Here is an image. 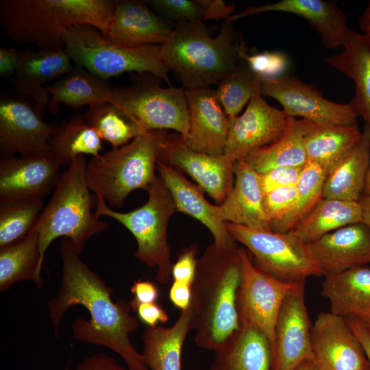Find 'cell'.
Wrapping results in <instances>:
<instances>
[{
    "label": "cell",
    "instance_id": "9a60e30c",
    "mask_svg": "<svg viewBox=\"0 0 370 370\" xmlns=\"http://www.w3.org/2000/svg\"><path fill=\"white\" fill-rule=\"evenodd\" d=\"M60 164L49 151L0 157V201L43 200L54 189Z\"/></svg>",
    "mask_w": 370,
    "mask_h": 370
},
{
    "label": "cell",
    "instance_id": "ab89813d",
    "mask_svg": "<svg viewBox=\"0 0 370 370\" xmlns=\"http://www.w3.org/2000/svg\"><path fill=\"white\" fill-rule=\"evenodd\" d=\"M44 208L39 199L0 201V247L27 235Z\"/></svg>",
    "mask_w": 370,
    "mask_h": 370
},
{
    "label": "cell",
    "instance_id": "11a10c76",
    "mask_svg": "<svg viewBox=\"0 0 370 370\" xmlns=\"http://www.w3.org/2000/svg\"><path fill=\"white\" fill-rule=\"evenodd\" d=\"M359 27L362 34L370 36V1L360 17Z\"/></svg>",
    "mask_w": 370,
    "mask_h": 370
},
{
    "label": "cell",
    "instance_id": "836d02e7",
    "mask_svg": "<svg viewBox=\"0 0 370 370\" xmlns=\"http://www.w3.org/2000/svg\"><path fill=\"white\" fill-rule=\"evenodd\" d=\"M321 295L330 304V312L345 318L370 308V267L325 275Z\"/></svg>",
    "mask_w": 370,
    "mask_h": 370
},
{
    "label": "cell",
    "instance_id": "74e56055",
    "mask_svg": "<svg viewBox=\"0 0 370 370\" xmlns=\"http://www.w3.org/2000/svg\"><path fill=\"white\" fill-rule=\"evenodd\" d=\"M327 173L319 166L307 162L296 184V197L289 212L280 221L271 225L273 232L285 233L304 218L323 198V188Z\"/></svg>",
    "mask_w": 370,
    "mask_h": 370
},
{
    "label": "cell",
    "instance_id": "6f0895ef",
    "mask_svg": "<svg viewBox=\"0 0 370 370\" xmlns=\"http://www.w3.org/2000/svg\"><path fill=\"white\" fill-rule=\"evenodd\" d=\"M294 370H319L312 360H306L301 362Z\"/></svg>",
    "mask_w": 370,
    "mask_h": 370
},
{
    "label": "cell",
    "instance_id": "f5cc1de1",
    "mask_svg": "<svg viewBox=\"0 0 370 370\" xmlns=\"http://www.w3.org/2000/svg\"><path fill=\"white\" fill-rule=\"evenodd\" d=\"M349 327L360 341L370 366V334L363 325L354 317L345 318Z\"/></svg>",
    "mask_w": 370,
    "mask_h": 370
},
{
    "label": "cell",
    "instance_id": "c3c4849f",
    "mask_svg": "<svg viewBox=\"0 0 370 370\" xmlns=\"http://www.w3.org/2000/svg\"><path fill=\"white\" fill-rule=\"evenodd\" d=\"M134 312L137 313L139 319L148 328L158 325L159 323H166L169 315L156 302L142 304L139 305Z\"/></svg>",
    "mask_w": 370,
    "mask_h": 370
},
{
    "label": "cell",
    "instance_id": "52a82bcc",
    "mask_svg": "<svg viewBox=\"0 0 370 370\" xmlns=\"http://www.w3.org/2000/svg\"><path fill=\"white\" fill-rule=\"evenodd\" d=\"M65 49L75 64L108 80L126 72L150 74L172 86L169 70L162 61L160 45L123 47L107 40L97 28L86 24L69 27Z\"/></svg>",
    "mask_w": 370,
    "mask_h": 370
},
{
    "label": "cell",
    "instance_id": "f907efd6",
    "mask_svg": "<svg viewBox=\"0 0 370 370\" xmlns=\"http://www.w3.org/2000/svg\"><path fill=\"white\" fill-rule=\"evenodd\" d=\"M169 297L175 307L182 310L188 308L192 300V285L173 280Z\"/></svg>",
    "mask_w": 370,
    "mask_h": 370
},
{
    "label": "cell",
    "instance_id": "6da1fadb",
    "mask_svg": "<svg viewBox=\"0 0 370 370\" xmlns=\"http://www.w3.org/2000/svg\"><path fill=\"white\" fill-rule=\"evenodd\" d=\"M60 253L61 283L55 297L48 302L49 317L56 336L60 335V322L67 310L82 306L90 319L73 321L71 330L75 340L108 347L130 370H149L130 339L139 322L132 314L129 302L112 299V290L82 260L69 239L61 241Z\"/></svg>",
    "mask_w": 370,
    "mask_h": 370
},
{
    "label": "cell",
    "instance_id": "30bf717a",
    "mask_svg": "<svg viewBox=\"0 0 370 370\" xmlns=\"http://www.w3.org/2000/svg\"><path fill=\"white\" fill-rule=\"evenodd\" d=\"M225 226L234 240L253 254L254 264L275 279L295 283L322 275L308 245L293 231L278 233L230 223Z\"/></svg>",
    "mask_w": 370,
    "mask_h": 370
},
{
    "label": "cell",
    "instance_id": "681fc988",
    "mask_svg": "<svg viewBox=\"0 0 370 370\" xmlns=\"http://www.w3.org/2000/svg\"><path fill=\"white\" fill-rule=\"evenodd\" d=\"M203 10L204 21L227 19L235 10V3L227 4L223 0H198Z\"/></svg>",
    "mask_w": 370,
    "mask_h": 370
},
{
    "label": "cell",
    "instance_id": "5bb4252c",
    "mask_svg": "<svg viewBox=\"0 0 370 370\" xmlns=\"http://www.w3.org/2000/svg\"><path fill=\"white\" fill-rule=\"evenodd\" d=\"M313 361L319 370H368L364 349L346 319L319 313L311 326Z\"/></svg>",
    "mask_w": 370,
    "mask_h": 370
},
{
    "label": "cell",
    "instance_id": "ffe728a7",
    "mask_svg": "<svg viewBox=\"0 0 370 370\" xmlns=\"http://www.w3.org/2000/svg\"><path fill=\"white\" fill-rule=\"evenodd\" d=\"M189 113V132L185 140L193 150L210 155L224 154L230 119L215 90L210 87L185 90Z\"/></svg>",
    "mask_w": 370,
    "mask_h": 370
},
{
    "label": "cell",
    "instance_id": "9c48e42d",
    "mask_svg": "<svg viewBox=\"0 0 370 370\" xmlns=\"http://www.w3.org/2000/svg\"><path fill=\"white\" fill-rule=\"evenodd\" d=\"M158 79L140 75L131 85L114 88L110 103L144 132L173 130L186 140L189 113L185 89L163 88Z\"/></svg>",
    "mask_w": 370,
    "mask_h": 370
},
{
    "label": "cell",
    "instance_id": "ac0fdd59",
    "mask_svg": "<svg viewBox=\"0 0 370 370\" xmlns=\"http://www.w3.org/2000/svg\"><path fill=\"white\" fill-rule=\"evenodd\" d=\"M287 118L282 110L269 105L261 94L256 95L241 115L230 119L224 155L235 163L274 142L283 134Z\"/></svg>",
    "mask_w": 370,
    "mask_h": 370
},
{
    "label": "cell",
    "instance_id": "816d5d0a",
    "mask_svg": "<svg viewBox=\"0 0 370 370\" xmlns=\"http://www.w3.org/2000/svg\"><path fill=\"white\" fill-rule=\"evenodd\" d=\"M22 51L13 48H0V75L8 77L14 75L17 69Z\"/></svg>",
    "mask_w": 370,
    "mask_h": 370
},
{
    "label": "cell",
    "instance_id": "7a4b0ae2",
    "mask_svg": "<svg viewBox=\"0 0 370 370\" xmlns=\"http://www.w3.org/2000/svg\"><path fill=\"white\" fill-rule=\"evenodd\" d=\"M241 279L237 247L213 243L198 260L191 300L198 347L214 352L240 329L236 295Z\"/></svg>",
    "mask_w": 370,
    "mask_h": 370
},
{
    "label": "cell",
    "instance_id": "b9f144b4",
    "mask_svg": "<svg viewBox=\"0 0 370 370\" xmlns=\"http://www.w3.org/2000/svg\"><path fill=\"white\" fill-rule=\"evenodd\" d=\"M147 4L169 21H204L203 10L198 0H149Z\"/></svg>",
    "mask_w": 370,
    "mask_h": 370
},
{
    "label": "cell",
    "instance_id": "f546056e",
    "mask_svg": "<svg viewBox=\"0 0 370 370\" xmlns=\"http://www.w3.org/2000/svg\"><path fill=\"white\" fill-rule=\"evenodd\" d=\"M214 354L211 370L271 369L269 343L257 328H240Z\"/></svg>",
    "mask_w": 370,
    "mask_h": 370
},
{
    "label": "cell",
    "instance_id": "f1b7e54d",
    "mask_svg": "<svg viewBox=\"0 0 370 370\" xmlns=\"http://www.w3.org/2000/svg\"><path fill=\"white\" fill-rule=\"evenodd\" d=\"M314 125L306 119L288 117L278 139L254 150L243 160L258 173L275 167L304 166L308 162L304 138Z\"/></svg>",
    "mask_w": 370,
    "mask_h": 370
},
{
    "label": "cell",
    "instance_id": "e0dca14e",
    "mask_svg": "<svg viewBox=\"0 0 370 370\" xmlns=\"http://www.w3.org/2000/svg\"><path fill=\"white\" fill-rule=\"evenodd\" d=\"M57 125L42 120L23 98L0 101L1 156L27 155L49 151Z\"/></svg>",
    "mask_w": 370,
    "mask_h": 370
},
{
    "label": "cell",
    "instance_id": "d6986e66",
    "mask_svg": "<svg viewBox=\"0 0 370 370\" xmlns=\"http://www.w3.org/2000/svg\"><path fill=\"white\" fill-rule=\"evenodd\" d=\"M175 25L157 14L147 1L116 0L110 23L103 36L127 47L161 45L171 36Z\"/></svg>",
    "mask_w": 370,
    "mask_h": 370
},
{
    "label": "cell",
    "instance_id": "ba28073f",
    "mask_svg": "<svg viewBox=\"0 0 370 370\" xmlns=\"http://www.w3.org/2000/svg\"><path fill=\"white\" fill-rule=\"evenodd\" d=\"M148 199L127 212L112 210L101 195H96L95 212L123 225L137 242L134 256L149 268L156 269V280L166 284L171 278L172 262L167 239V226L176 210L171 195L159 176L147 190Z\"/></svg>",
    "mask_w": 370,
    "mask_h": 370
},
{
    "label": "cell",
    "instance_id": "91938a15",
    "mask_svg": "<svg viewBox=\"0 0 370 370\" xmlns=\"http://www.w3.org/2000/svg\"><path fill=\"white\" fill-rule=\"evenodd\" d=\"M368 370H370V369H368Z\"/></svg>",
    "mask_w": 370,
    "mask_h": 370
},
{
    "label": "cell",
    "instance_id": "8d00e7d4",
    "mask_svg": "<svg viewBox=\"0 0 370 370\" xmlns=\"http://www.w3.org/2000/svg\"><path fill=\"white\" fill-rule=\"evenodd\" d=\"M263 80L244 61L239 60L232 71L217 84V97L230 119L238 116L252 98L262 95Z\"/></svg>",
    "mask_w": 370,
    "mask_h": 370
},
{
    "label": "cell",
    "instance_id": "7dc6e473",
    "mask_svg": "<svg viewBox=\"0 0 370 370\" xmlns=\"http://www.w3.org/2000/svg\"><path fill=\"white\" fill-rule=\"evenodd\" d=\"M75 370H130L120 365L112 356L98 352L86 358Z\"/></svg>",
    "mask_w": 370,
    "mask_h": 370
},
{
    "label": "cell",
    "instance_id": "db71d44e",
    "mask_svg": "<svg viewBox=\"0 0 370 370\" xmlns=\"http://www.w3.org/2000/svg\"><path fill=\"white\" fill-rule=\"evenodd\" d=\"M358 202L362 211V223L370 228V195H362Z\"/></svg>",
    "mask_w": 370,
    "mask_h": 370
},
{
    "label": "cell",
    "instance_id": "7bdbcfd3",
    "mask_svg": "<svg viewBox=\"0 0 370 370\" xmlns=\"http://www.w3.org/2000/svg\"><path fill=\"white\" fill-rule=\"evenodd\" d=\"M296 185L280 187L264 194L263 205L270 226L282 220L292 209Z\"/></svg>",
    "mask_w": 370,
    "mask_h": 370
},
{
    "label": "cell",
    "instance_id": "44dd1931",
    "mask_svg": "<svg viewBox=\"0 0 370 370\" xmlns=\"http://www.w3.org/2000/svg\"><path fill=\"white\" fill-rule=\"evenodd\" d=\"M72 62L65 49H27L22 52L12 86L21 98L30 99L43 116L50 100L45 84L67 74L73 66Z\"/></svg>",
    "mask_w": 370,
    "mask_h": 370
},
{
    "label": "cell",
    "instance_id": "9f6ffc18",
    "mask_svg": "<svg viewBox=\"0 0 370 370\" xmlns=\"http://www.w3.org/2000/svg\"><path fill=\"white\" fill-rule=\"evenodd\" d=\"M352 317H355L370 334V308L358 310Z\"/></svg>",
    "mask_w": 370,
    "mask_h": 370
},
{
    "label": "cell",
    "instance_id": "d4e9b609",
    "mask_svg": "<svg viewBox=\"0 0 370 370\" xmlns=\"http://www.w3.org/2000/svg\"><path fill=\"white\" fill-rule=\"evenodd\" d=\"M234 182L217 213L224 223L257 230H271L266 215L258 173L244 160L234 163Z\"/></svg>",
    "mask_w": 370,
    "mask_h": 370
},
{
    "label": "cell",
    "instance_id": "7402d4cb",
    "mask_svg": "<svg viewBox=\"0 0 370 370\" xmlns=\"http://www.w3.org/2000/svg\"><path fill=\"white\" fill-rule=\"evenodd\" d=\"M307 245L324 275L370 264V228L362 222L342 227Z\"/></svg>",
    "mask_w": 370,
    "mask_h": 370
},
{
    "label": "cell",
    "instance_id": "60d3db41",
    "mask_svg": "<svg viewBox=\"0 0 370 370\" xmlns=\"http://www.w3.org/2000/svg\"><path fill=\"white\" fill-rule=\"evenodd\" d=\"M238 59L244 61L263 79H273L285 74L288 60L282 52L261 51L249 54L243 40L238 46Z\"/></svg>",
    "mask_w": 370,
    "mask_h": 370
},
{
    "label": "cell",
    "instance_id": "603a6c76",
    "mask_svg": "<svg viewBox=\"0 0 370 370\" xmlns=\"http://www.w3.org/2000/svg\"><path fill=\"white\" fill-rule=\"evenodd\" d=\"M267 12H288L304 18L319 35L323 44L331 49L342 47L351 32L345 14L336 4L322 0H282L260 6H249L227 19L234 22Z\"/></svg>",
    "mask_w": 370,
    "mask_h": 370
},
{
    "label": "cell",
    "instance_id": "5b68a950",
    "mask_svg": "<svg viewBox=\"0 0 370 370\" xmlns=\"http://www.w3.org/2000/svg\"><path fill=\"white\" fill-rule=\"evenodd\" d=\"M87 163L85 156L81 155L60 175L49 201L33 227L39 233L43 262L46 251L56 238L69 239L81 254L90 238L109 227L108 223L93 211L97 200L88 186Z\"/></svg>",
    "mask_w": 370,
    "mask_h": 370
},
{
    "label": "cell",
    "instance_id": "1f68e13d",
    "mask_svg": "<svg viewBox=\"0 0 370 370\" xmlns=\"http://www.w3.org/2000/svg\"><path fill=\"white\" fill-rule=\"evenodd\" d=\"M362 136L358 125H314L304 138L308 162L328 174L359 143Z\"/></svg>",
    "mask_w": 370,
    "mask_h": 370
},
{
    "label": "cell",
    "instance_id": "680465c9",
    "mask_svg": "<svg viewBox=\"0 0 370 370\" xmlns=\"http://www.w3.org/2000/svg\"><path fill=\"white\" fill-rule=\"evenodd\" d=\"M362 195H370V159Z\"/></svg>",
    "mask_w": 370,
    "mask_h": 370
},
{
    "label": "cell",
    "instance_id": "d6a6232c",
    "mask_svg": "<svg viewBox=\"0 0 370 370\" xmlns=\"http://www.w3.org/2000/svg\"><path fill=\"white\" fill-rule=\"evenodd\" d=\"M43 262L39 233L34 228L21 240L0 247V292L8 291L16 282L27 280L42 288Z\"/></svg>",
    "mask_w": 370,
    "mask_h": 370
},
{
    "label": "cell",
    "instance_id": "e575fe53",
    "mask_svg": "<svg viewBox=\"0 0 370 370\" xmlns=\"http://www.w3.org/2000/svg\"><path fill=\"white\" fill-rule=\"evenodd\" d=\"M362 222L358 201L322 198L291 231L306 244L342 227Z\"/></svg>",
    "mask_w": 370,
    "mask_h": 370
},
{
    "label": "cell",
    "instance_id": "8fae6325",
    "mask_svg": "<svg viewBox=\"0 0 370 370\" xmlns=\"http://www.w3.org/2000/svg\"><path fill=\"white\" fill-rule=\"evenodd\" d=\"M238 254L241 260V279L236 295L239 327L257 328L266 336L273 362L276 320L293 283L280 281L258 269L243 247L238 248Z\"/></svg>",
    "mask_w": 370,
    "mask_h": 370
},
{
    "label": "cell",
    "instance_id": "83f0119b",
    "mask_svg": "<svg viewBox=\"0 0 370 370\" xmlns=\"http://www.w3.org/2000/svg\"><path fill=\"white\" fill-rule=\"evenodd\" d=\"M46 88L50 95L48 109L51 114L60 112V104L76 109L86 105L110 103L114 91L107 80L76 64Z\"/></svg>",
    "mask_w": 370,
    "mask_h": 370
},
{
    "label": "cell",
    "instance_id": "7c38bea8",
    "mask_svg": "<svg viewBox=\"0 0 370 370\" xmlns=\"http://www.w3.org/2000/svg\"><path fill=\"white\" fill-rule=\"evenodd\" d=\"M262 95L277 100L287 117H301L315 125H353L358 117L350 103L341 104L325 99L312 84L292 75L264 79Z\"/></svg>",
    "mask_w": 370,
    "mask_h": 370
},
{
    "label": "cell",
    "instance_id": "3957f363",
    "mask_svg": "<svg viewBox=\"0 0 370 370\" xmlns=\"http://www.w3.org/2000/svg\"><path fill=\"white\" fill-rule=\"evenodd\" d=\"M114 8L112 0H1L0 23L11 40L40 49H65L74 25H91L105 34Z\"/></svg>",
    "mask_w": 370,
    "mask_h": 370
},
{
    "label": "cell",
    "instance_id": "4316f807",
    "mask_svg": "<svg viewBox=\"0 0 370 370\" xmlns=\"http://www.w3.org/2000/svg\"><path fill=\"white\" fill-rule=\"evenodd\" d=\"M193 317L190 303L172 326L157 325L143 332L141 354L149 370H182V347L188 332L193 329Z\"/></svg>",
    "mask_w": 370,
    "mask_h": 370
},
{
    "label": "cell",
    "instance_id": "cb8c5ba5",
    "mask_svg": "<svg viewBox=\"0 0 370 370\" xmlns=\"http://www.w3.org/2000/svg\"><path fill=\"white\" fill-rule=\"evenodd\" d=\"M156 170L169 191L175 209L203 223L210 232L214 243L226 248L236 247L225 223L217 213V205L208 202L202 190L187 180L178 170L158 160Z\"/></svg>",
    "mask_w": 370,
    "mask_h": 370
},
{
    "label": "cell",
    "instance_id": "ee69618b",
    "mask_svg": "<svg viewBox=\"0 0 370 370\" xmlns=\"http://www.w3.org/2000/svg\"><path fill=\"white\" fill-rule=\"evenodd\" d=\"M304 166H280L258 173L259 181L264 194L274 189L295 186L302 173Z\"/></svg>",
    "mask_w": 370,
    "mask_h": 370
},
{
    "label": "cell",
    "instance_id": "2e32d148",
    "mask_svg": "<svg viewBox=\"0 0 370 370\" xmlns=\"http://www.w3.org/2000/svg\"><path fill=\"white\" fill-rule=\"evenodd\" d=\"M306 280L293 283L287 292L275 323V355L271 370H294L313 360L311 326L305 304Z\"/></svg>",
    "mask_w": 370,
    "mask_h": 370
},
{
    "label": "cell",
    "instance_id": "f35d334b",
    "mask_svg": "<svg viewBox=\"0 0 370 370\" xmlns=\"http://www.w3.org/2000/svg\"><path fill=\"white\" fill-rule=\"evenodd\" d=\"M83 116L101 139L109 143L112 149L127 144L144 132L114 105L108 102L89 106Z\"/></svg>",
    "mask_w": 370,
    "mask_h": 370
},
{
    "label": "cell",
    "instance_id": "484cf974",
    "mask_svg": "<svg viewBox=\"0 0 370 370\" xmlns=\"http://www.w3.org/2000/svg\"><path fill=\"white\" fill-rule=\"evenodd\" d=\"M342 47L325 61L354 81L355 95L349 103L370 126V36L351 30Z\"/></svg>",
    "mask_w": 370,
    "mask_h": 370
},
{
    "label": "cell",
    "instance_id": "d590c367",
    "mask_svg": "<svg viewBox=\"0 0 370 370\" xmlns=\"http://www.w3.org/2000/svg\"><path fill=\"white\" fill-rule=\"evenodd\" d=\"M49 146L60 165L68 166L81 155L97 157L103 150L102 140L81 114L58 126Z\"/></svg>",
    "mask_w": 370,
    "mask_h": 370
},
{
    "label": "cell",
    "instance_id": "f6af8a7d",
    "mask_svg": "<svg viewBox=\"0 0 370 370\" xmlns=\"http://www.w3.org/2000/svg\"><path fill=\"white\" fill-rule=\"evenodd\" d=\"M197 251V245L193 244L180 253L171 269V277L175 281L193 284L198 263L196 258Z\"/></svg>",
    "mask_w": 370,
    "mask_h": 370
},
{
    "label": "cell",
    "instance_id": "277c9868",
    "mask_svg": "<svg viewBox=\"0 0 370 370\" xmlns=\"http://www.w3.org/2000/svg\"><path fill=\"white\" fill-rule=\"evenodd\" d=\"M233 23L225 20L215 37L204 21L175 23L160 53L185 90L217 85L237 65L239 43Z\"/></svg>",
    "mask_w": 370,
    "mask_h": 370
},
{
    "label": "cell",
    "instance_id": "4dcf8cb0",
    "mask_svg": "<svg viewBox=\"0 0 370 370\" xmlns=\"http://www.w3.org/2000/svg\"><path fill=\"white\" fill-rule=\"evenodd\" d=\"M370 159V126L365 123L359 143L327 175L323 198L358 201L363 194Z\"/></svg>",
    "mask_w": 370,
    "mask_h": 370
},
{
    "label": "cell",
    "instance_id": "8992f818",
    "mask_svg": "<svg viewBox=\"0 0 370 370\" xmlns=\"http://www.w3.org/2000/svg\"><path fill=\"white\" fill-rule=\"evenodd\" d=\"M166 130H149L127 144L101 153L87 163L88 186L111 206L121 208L128 195L138 189L147 190L155 174Z\"/></svg>",
    "mask_w": 370,
    "mask_h": 370
},
{
    "label": "cell",
    "instance_id": "4fadbf2b",
    "mask_svg": "<svg viewBox=\"0 0 370 370\" xmlns=\"http://www.w3.org/2000/svg\"><path fill=\"white\" fill-rule=\"evenodd\" d=\"M159 160L186 173L197 186L221 205L234 182V162L224 154L210 155L191 149L183 137L168 134Z\"/></svg>",
    "mask_w": 370,
    "mask_h": 370
},
{
    "label": "cell",
    "instance_id": "bcb514c9",
    "mask_svg": "<svg viewBox=\"0 0 370 370\" xmlns=\"http://www.w3.org/2000/svg\"><path fill=\"white\" fill-rule=\"evenodd\" d=\"M130 291L134 295V297L129 304L134 312L139 305L156 302L159 297L158 287L153 282L147 280L134 281Z\"/></svg>",
    "mask_w": 370,
    "mask_h": 370
}]
</instances>
